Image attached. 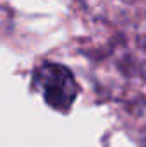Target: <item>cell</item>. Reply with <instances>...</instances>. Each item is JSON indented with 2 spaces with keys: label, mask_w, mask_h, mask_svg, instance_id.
I'll return each mask as SVG.
<instances>
[{
  "label": "cell",
  "mask_w": 146,
  "mask_h": 147,
  "mask_svg": "<svg viewBox=\"0 0 146 147\" xmlns=\"http://www.w3.org/2000/svg\"><path fill=\"white\" fill-rule=\"evenodd\" d=\"M33 84L45 101L59 111H67L79 92L72 72L59 63H45L35 72Z\"/></svg>",
  "instance_id": "cell-1"
},
{
  "label": "cell",
  "mask_w": 146,
  "mask_h": 147,
  "mask_svg": "<svg viewBox=\"0 0 146 147\" xmlns=\"http://www.w3.org/2000/svg\"><path fill=\"white\" fill-rule=\"evenodd\" d=\"M143 147H146V142H145V144H143Z\"/></svg>",
  "instance_id": "cell-2"
}]
</instances>
